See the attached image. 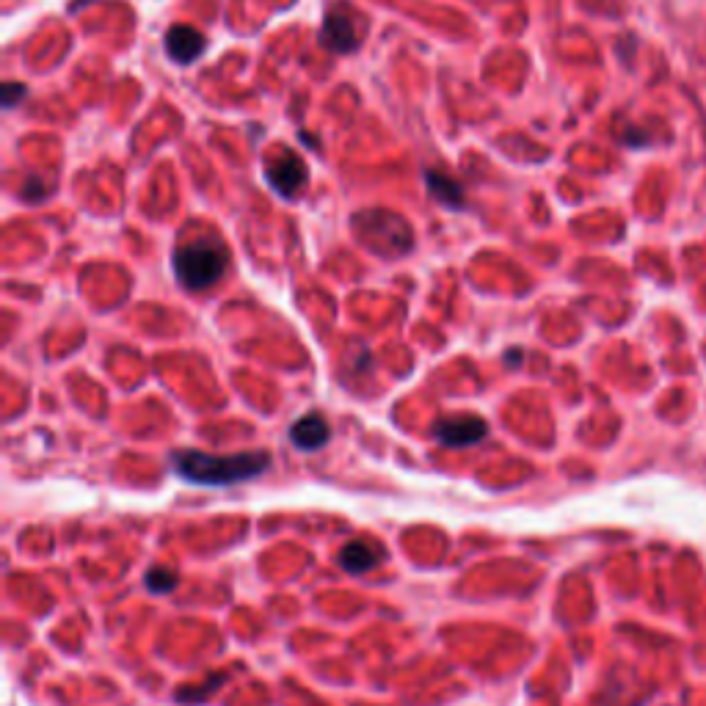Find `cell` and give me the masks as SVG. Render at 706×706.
Segmentation results:
<instances>
[{
  "label": "cell",
  "mask_w": 706,
  "mask_h": 706,
  "mask_svg": "<svg viewBox=\"0 0 706 706\" xmlns=\"http://www.w3.org/2000/svg\"><path fill=\"white\" fill-rule=\"evenodd\" d=\"M271 467V456L254 450V453H238V456H210L199 450H183L174 456V469L177 475L188 483L199 486H232L262 475Z\"/></svg>",
  "instance_id": "cell-1"
},
{
  "label": "cell",
  "mask_w": 706,
  "mask_h": 706,
  "mask_svg": "<svg viewBox=\"0 0 706 706\" xmlns=\"http://www.w3.org/2000/svg\"><path fill=\"white\" fill-rule=\"evenodd\" d=\"M171 262H174V276L185 290H207L227 274L229 251L224 240H218L216 235H199L188 243H180Z\"/></svg>",
  "instance_id": "cell-2"
},
{
  "label": "cell",
  "mask_w": 706,
  "mask_h": 706,
  "mask_svg": "<svg viewBox=\"0 0 706 706\" xmlns=\"http://www.w3.org/2000/svg\"><path fill=\"white\" fill-rule=\"evenodd\" d=\"M353 227L359 232V238L365 246H370L384 257L406 254L411 249V227L395 213L387 210H365L353 218Z\"/></svg>",
  "instance_id": "cell-3"
},
{
  "label": "cell",
  "mask_w": 706,
  "mask_h": 706,
  "mask_svg": "<svg viewBox=\"0 0 706 706\" xmlns=\"http://www.w3.org/2000/svg\"><path fill=\"white\" fill-rule=\"evenodd\" d=\"M436 439L447 447H469L478 445L480 439H486L489 422L478 414H453L445 420L436 422Z\"/></svg>",
  "instance_id": "cell-4"
},
{
  "label": "cell",
  "mask_w": 706,
  "mask_h": 706,
  "mask_svg": "<svg viewBox=\"0 0 706 706\" xmlns=\"http://www.w3.org/2000/svg\"><path fill=\"white\" fill-rule=\"evenodd\" d=\"M265 177H268V183H271L276 194L293 199L307 183V166L293 152H282L279 158H274L265 166Z\"/></svg>",
  "instance_id": "cell-5"
},
{
  "label": "cell",
  "mask_w": 706,
  "mask_h": 706,
  "mask_svg": "<svg viewBox=\"0 0 706 706\" xmlns=\"http://www.w3.org/2000/svg\"><path fill=\"white\" fill-rule=\"evenodd\" d=\"M320 42L334 50V53H351L359 45V34H356V23H353V14L334 9L326 14V23L320 31Z\"/></svg>",
  "instance_id": "cell-6"
},
{
  "label": "cell",
  "mask_w": 706,
  "mask_h": 706,
  "mask_svg": "<svg viewBox=\"0 0 706 706\" xmlns=\"http://www.w3.org/2000/svg\"><path fill=\"white\" fill-rule=\"evenodd\" d=\"M163 45H166V53H169L171 61H177L180 67H185V64H191V61H196V58L205 53V36L199 34L196 28H191V25H171L169 31H166Z\"/></svg>",
  "instance_id": "cell-7"
},
{
  "label": "cell",
  "mask_w": 706,
  "mask_h": 706,
  "mask_svg": "<svg viewBox=\"0 0 706 706\" xmlns=\"http://www.w3.org/2000/svg\"><path fill=\"white\" fill-rule=\"evenodd\" d=\"M329 422L323 420L320 414H307V417H301V420L290 428V439H293V445L298 447V450H320V447L329 442Z\"/></svg>",
  "instance_id": "cell-8"
},
{
  "label": "cell",
  "mask_w": 706,
  "mask_h": 706,
  "mask_svg": "<svg viewBox=\"0 0 706 706\" xmlns=\"http://www.w3.org/2000/svg\"><path fill=\"white\" fill-rule=\"evenodd\" d=\"M384 558V549L370 544V541H351L340 549V566L351 574H367L370 569H376L378 560Z\"/></svg>",
  "instance_id": "cell-9"
},
{
  "label": "cell",
  "mask_w": 706,
  "mask_h": 706,
  "mask_svg": "<svg viewBox=\"0 0 706 706\" xmlns=\"http://www.w3.org/2000/svg\"><path fill=\"white\" fill-rule=\"evenodd\" d=\"M425 185H428V191H431V196L436 202H442L445 207H453V210H461V207H464V188H461L453 177L428 169L425 171Z\"/></svg>",
  "instance_id": "cell-10"
},
{
  "label": "cell",
  "mask_w": 706,
  "mask_h": 706,
  "mask_svg": "<svg viewBox=\"0 0 706 706\" xmlns=\"http://www.w3.org/2000/svg\"><path fill=\"white\" fill-rule=\"evenodd\" d=\"M147 588L152 593H169L177 588V574L169 569L147 571Z\"/></svg>",
  "instance_id": "cell-11"
},
{
  "label": "cell",
  "mask_w": 706,
  "mask_h": 706,
  "mask_svg": "<svg viewBox=\"0 0 706 706\" xmlns=\"http://www.w3.org/2000/svg\"><path fill=\"white\" fill-rule=\"evenodd\" d=\"M23 97H25L23 83H6V86H3V108H6V111H12L14 105L20 103Z\"/></svg>",
  "instance_id": "cell-12"
}]
</instances>
